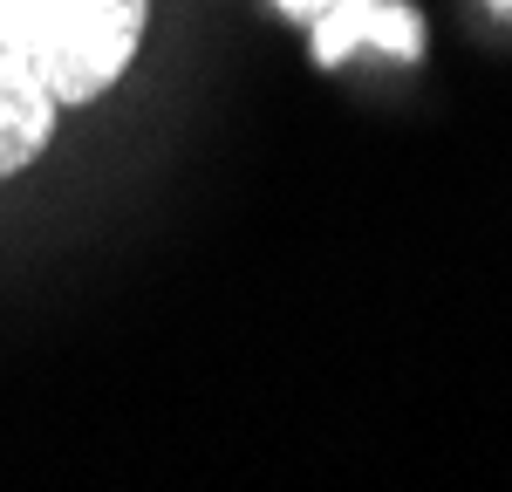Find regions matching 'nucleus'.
Masks as SVG:
<instances>
[{
	"label": "nucleus",
	"instance_id": "obj_1",
	"mask_svg": "<svg viewBox=\"0 0 512 492\" xmlns=\"http://www.w3.org/2000/svg\"><path fill=\"white\" fill-rule=\"evenodd\" d=\"M144 21L151 0H0V178L48 151L62 110L117 89Z\"/></svg>",
	"mask_w": 512,
	"mask_h": 492
},
{
	"label": "nucleus",
	"instance_id": "obj_2",
	"mask_svg": "<svg viewBox=\"0 0 512 492\" xmlns=\"http://www.w3.org/2000/svg\"><path fill=\"white\" fill-rule=\"evenodd\" d=\"M308 28H315V62L321 69L349 62L355 48H383L396 62H424V21H417V7H403V0H335V7H321Z\"/></svg>",
	"mask_w": 512,
	"mask_h": 492
},
{
	"label": "nucleus",
	"instance_id": "obj_3",
	"mask_svg": "<svg viewBox=\"0 0 512 492\" xmlns=\"http://www.w3.org/2000/svg\"><path fill=\"white\" fill-rule=\"evenodd\" d=\"M280 14H294V21H315L321 7H335V0H274Z\"/></svg>",
	"mask_w": 512,
	"mask_h": 492
},
{
	"label": "nucleus",
	"instance_id": "obj_4",
	"mask_svg": "<svg viewBox=\"0 0 512 492\" xmlns=\"http://www.w3.org/2000/svg\"><path fill=\"white\" fill-rule=\"evenodd\" d=\"M492 7H512V0H492Z\"/></svg>",
	"mask_w": 512,
	"mask_h": 492
}]
</instances>
